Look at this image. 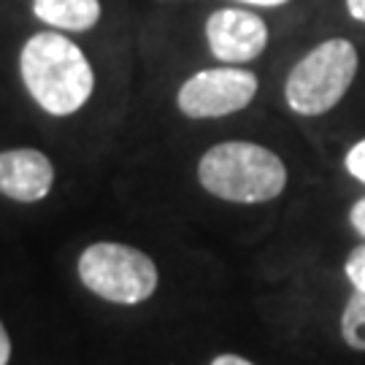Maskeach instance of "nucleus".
<instances>
[{
  "label": "nucleus",
  "mask_w": 365,
  "mask_h": 365,
  "mask_svg": "<svg viewBox=\"0 0 365 365\" xmlns=\"http://www.w3.org/2000/svg\"><path fill=\"white\" fill-rule=\"evenodd\" d=\"M357 63L360 60L352 41H322L289 71L284 84L287 106L303 117H319L330 111L352 87Z\"/></svg>",
  "instance_id": "nucleus-3"
},
{
  "label": "nucleus",
  "mask_w": 365,
  "mask_h": 365,
  "mask_svg": "<svg viewBox=\"0 0 365 365\" xmlns=\"http://www.w3.org/2000/svg\"><path fill=\"white\" fill-rule=\"evenodd\" d=\"M349 222L360 235H365V197H360L349 211Z\"/></svg>",
  "instance_id": "nucleus-12"
},
{
  "label": "nucleus",
  "mask_w": 365,
  "mask_h": 365,
  "mask_svg": "<svg viewBox=\"0 0 365 365\" xmlns=\"http://www.w3.org/2000/svg\"><path fill=\"white\" fill-rule=\"evenodd\" d=\"M241 3H249V6H265V9H271V6H284L289 0H241Z\"/></svg>",
  "instance_id": "nucleus-16"
},
{
  "label": "nucleus",
  "mask_w": 365,
  "mask_h": 365,
  "mask_svg": "<svg viewBox=\"0 0 365 365\" xmlns=\"http://www.w3.org/2000/svg\"><path fill=\"white\" fill-rule=\"evenodd\" d=\"M346 11H349L352 19L365 25V0H346Z\"/></svg>",
  "instance_id": "nucleus-14"
},
{
  "label": "nucleus",
  "mask_w": 365,
  "mask_h": 365,
  "mask_svg": "<svg viewBox=\"0 0 365 365\" xmlns=\"http://www.w3.org/2000/svg\"><path fill=\"white\" fill-rule=\"evenodd\" d=\"M203 190L230 203H265L284 192L287 168L271 149L249 141L211 146L197 163Z\"/></svg>",
  "instance_id": "nucleus-2"
},
{
  "label": "nucleus",
  "mask_w": 365,
  "mask_h": 365,
  "mask_svg": "<svg viewBox=\"0 0 365 365\" xmlns=\"http://www.w3.org/2000/svg\"><path fill=\"white\" fill-rule=\"evenodd\" d=\"M211 365H255L244 360V357H238V354H220V357H214Z\"/></svg>",
  "instance_id": "nucleus-15"
},
{
  "label": "nucleus",
  "mask_w": 365,
  "mask_h": 365,
  "mask_svg": "<svg viewBox=\"0 0 365 365\" xmlns=\"http://www.w3.org/2000/svg\"><path fill=\"white\" fill-rule=\"evenodd\" d=\"M33 11L57 30L84 33L101 19V0H33Z\"/></svg>",
  "instance_id": "nucleus-8"
},
{
  "label": "nucleus",
  "mask_w": 365,
  "mask_h": 365,
  "mask_svg": "<svg viewBox=\"0 0 365 365\" xmlns=\"http://www.w3.org/2000/svg\"><path fill=\"white\" fill-rule=\"evenodd\" d=\"M54 168L49 157L38 149H9L0 152V195L36 203L49 195Z\"/></svg>",
  "instance_id": "nucleus-7"
},
{
  "label": "nucleus",
  "mask_w": 365,
  "mask_h": 365,
  "mask_svg": "<svg viewBox=\"0 0 365 365\" xmlns=\"http://www.w3.org/2000/svg\"><path fill=\"white\" fill-rule=\"evenodd\" d=\"M341 336L352 349L365 352V292L360 289H354V295L346 300V309L341 314Z\"/></svg>",
  "instance_id": "nucleus-9"
},
{
  "label": "nucleus",
  "mask_w": 365,
  "mask_h": 365,
  "mask_svg": "<svg viewBox=\"0 0 365 365\" xmlns=\"http://www.w3.org/2000/svg\"><path fill=\"white\" fill-rule=\"evenodd\" d=\"M344 271H346V279L352 282V287L365 292V244L363 247L352 249V255L346 257Z\"/></svg>",
  "instance_id": "nucleus-10"
},
{
  "label": "nucleus",
  "mask_w": 365,
  "mask_h": 365,
  "mask_svg": "<svg viewBox=\"0 0 365 365\" xmlns=\"http://www.w3.org/2000/svg\"><path fill=\"white\" fill-rule=\"evenodd\" d=\"M78 279L98 298L135 306L157 289V265L141 249L101 241L78 257Z\"/></svg>",
  "instance_id": "nucleus-4"
},
{
  "label": "nucleus",
  "mask_w": 365,
  "mask_h": 365,
  "mask_svg": "<svg viewBox=\"0 0 365 365\" xmlns=\"http://www.w3.org/2000/svg\"><path fill=\"white\" fill-rule=\"evenodd\" d=\"M211 54L222 63H249L268 46V25L244 9H220L206 19Z\"/></svg>",
  "instance_id": "nucleus-6"
},
{
  "label": "nucleus",
  "mask_w": 365,
  "mask_h": 365,
  "mask_svg": "<svg viewBox=\"0 0 365 365\" xmlns=\"http://www.w3.org/2000/svg\"><path fill=\"white\" fill-rule=\"evenodd\" d=\"M346 170L352 173L357 182H363L365 184V138L363 141H357V144L346 152Z\"/></svg>",
  "instance_id": "nucleus-11"
},
{
  "label": "nucleus",
  "mask_w": 365,
  "mask_h": 365,
  "mask_svg": "<svg viewBox=\"0 0 365 365\" xmlns=\"http://www.w3.org/2000/svg\"><path fill=\"white\" fill-rule=\"evenodd\" d=\"M11 360V341H9V333L0 322V365H9Z\"/></svg>",
  "instance_id": "nucleus-13"
},
{
  "label": "nucleus",
  "mask_w": 365,
  "mask_h": 365,
  "mask_svg": "<svg viewBox=\"0 0 365 365\" xmlns=\"http://www.w3.org/2000/svg\"><path fill=\"white\" fill-rule=\"evenodd\" d=\"M257 95V76L247 68H209L190 76L179 90V108L190 119H217L235 114Z\"/></svg>",
  "instance_id": "nucleus-5"
},
{
  "label": "nucleus",
  "mask_w": 365,
  "mask_h": 365,
  "mask_svg": "<svg viewBox=\"0 0 365 365\" xmlns=\"http://www.w3.org/2000/svg\"><path fill=\"white\" fill-rule=\"evenodd\" d=\"M19 71L33 101L52 117L76 114L95 90L90 60L60 33L27 38L19 54Z\"/></svg>",
  "instance_id": "nucleus-1"
}]
</instances>
